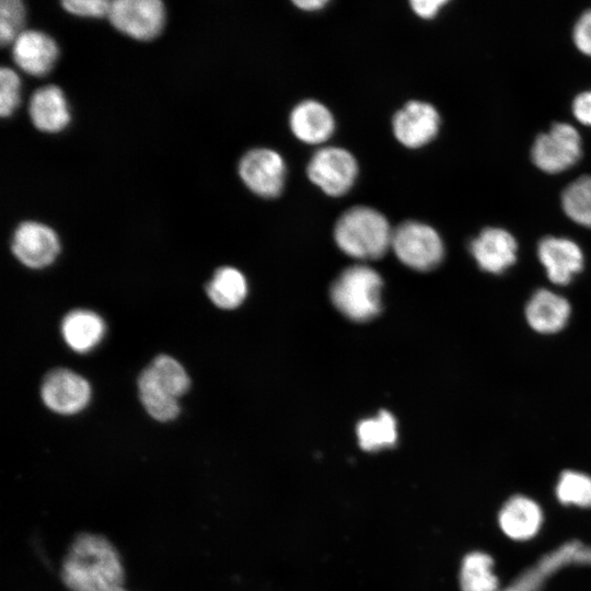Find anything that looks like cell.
<instances>
[{"mask_svg": "<svg viewBox=\"0 0 591 591\" xmlns=\"http://www.w3.org/2000/svg\"><path fill=\"white\" fill-rule=\"evenodd\" d=\"M157 383L170 395L177 398L184 395L190 380L184 367L167 355H160L148 366Z\"/></svg>", "mask_w": 591, "mask_h": 591, "instance_id": "484cf974", "label": "cell"}, {"mask_svg": "<svg viewBox=\"0 0 591 591\" xmlns=\"http://www.w3.org/2000/svg\"><path fill=\"white\" fill-rule=\"evenodd\" d=\"M391 247L408 267L428 271L436 268L444 256L443 242L438 232L421 222L405 221L392 233Z\"/></svg>", "mask_w": 591, "mask_h": 591, "instance_id": "277c9868", "label": "cell"}, {"mask_svg": "<svg viewBox=\"0 0 591 591\" xmlns=\"http://www.w3.org/2000/svg\"><path fill=\"white\" fill-rule=\"evenodd\" d=\"M62 9L76 16L103 18L107 16L111 1L106 0H65Z\"/></svg>", "mask_w": 591, "mask_h": 591, "instance_id": "f546056e", "label": "cell"}, {"mask_svg": "<svg viewBox=\"0 0 591 591\" xmlns=\"http://www.w3.org/2000/svg\"><path fill=\"white\" fill-rule=\"evenodd\" d=\"M290 128L299 140L309 144H317L332 136L335 121L325 105L308 100L299 103L292 109Z\"/></svg>", "mask_w": 591, "mask_h": 591, "instance_id": "d6986e66", "label": "cell"}, {"mask_svg": "<svg viewBox=\"0 0 591 591\" xmlns=\"http://www.w3.org/2000/svg\"><path fill=\"white\" fill-rule=\"evenodd\" d=\"M306 172L311 182L326 195L339 197L354 185L358 174V164L355 157L346 149L325 147L313 154Z\"/></svg>", "mask_w": 591, "mask_h": 591, "instance_id": "52a82bcc", "label": "cell"}, {"mask_svg": "<svg viewBox=\"0 0 591 591\" xmlns=\"http://www.w3.org/2000/svg\"><path fill=\"white\" fill-rule=\"evenodd\" d=\"M382 279L372 268L355 265L345 269L331 287V299L336 309L356 322L375 317L382 308Z\"/></svg>", "mask_w": 591, "mask_h": 591, "instance_id": "3957f363", "label": "cell"}, {"mask_svg": "<svg viewBox=\"0 0 591 591\" xmlns=\"http://www.w3.org/2000/svg\"><path fill=\"white\" fill-rule=\"evenodd\" d=\"M537 256L548 279L555 285H567L582 270L584 257L580 246L567 239L546 236L537 245Z\"/></svg>", "mask_w": 591, "mask_h": 591, "instance_id": "9a60e30c", "label": "cell"}, {"mask_svg": "<svg viewBox=\"0 0 591 591\" xmlns=\"http://www.w3.org/2000/svg\"><path fill=\"white\" fill-rule=\"evenodd\" d=\"M27 112L32 125L43 132H59L71 119L66 96L56 84L36 89L28 100Z\"/></svg>", "mask_w": 591, "mask_h": 591, "instance_id": "2e32d148", "label": "cell"}, {"mask_svg": "<svg viewBox=\"0 0 591 591\" xmlns=\"http://www.w3.org/2000/svg\"><path fill=\"white\" fill-rule=\"evenodd\" d=\"M40 395L50 410L72 415L89 404L91 387L83 376L69 369L59 368L44 378Z\"/></svg>", "mask_w": 591, "mask_h": 591, "instance_id": "30bf717a", "label": "cell"}, {"mask_svg": "<svg viewBox=\"0 0 591 591\" xmlns=\"http://www.w3.org/2000/svg\"><path fill=\"white\" fill-rule=\"evenodd\" d=\"M59 48L48 34L24 30L11 44V56L18 68L33 77L47 74L58 59Z\"/></svg>", "mask_w": 591, "mask_h": 591, "instance_id": "4fadbf2b", "label": "cell"}, {"mask_svg": "<svg viewBox=\"0 0 591 591\" xmlns=\"http://www.w3.org/2000/svg\"><path fill=\"white\" fill-rule=\"evenodd\" d=\"M11 250L24 266L39 269L56 259L60 252V241L47 224L28 220L15 228Z\"/></svg>", "mask_w": 591, "mask_h": 591, "instance_id": "9c48e42d", "label": "cell"}, {"mask_svg": "<svg viewBox=\"0 0 591 591\" xmlns=\"http://www.w3.org/2000/svg\"><path fill=\"white\" fill-rule=\"evenodd\" d=\"M561 207L570 220L591 229L590 175H582L567 185L561 193Z\"/></svg>", "mask_w": 591, "mask_h": 591, "instance_id": "d4e9b609", "label": "cell"}, {"mask_svg": "<svg viewBox=\"0 0 591 591\" xmlns=\"http://www.w3.org/2000/svg\"><path fill=\"white\" fill-rule=\"evenodd\" d=\"M460 587L462 591H499L493 558L483 552L467 554L461 565Z\"/></svg>", "mask_w": 591, "mask_h": 591, "instance_id": "603a6c76", "label": "cell"}, {"mask_svg": "<svg viewBox=\"0 0 591 591\" xmlns=\"http://www.w3.org/2000/svg\"><path fill=\"white\" fill-rule=\"evenodd\" d=\"M572 39L580 53L591 57V9L584 11L577 20L572 30Z\"/></svg>", "mask_w": 591, "mask_h": 591, "instance_id": "4dcf8cb0", "label": "cell"}, {"mask_svg": "<svg viewBox=\"0 0 591 591\" xmlns=\"http://www.w3.org/2000/svg\"><path fill=\"white\" fill-rule=\"evenodd\" d=\"M239 175L245 186L264 198L281 194L286 179V164L282 157L267 148L246 152L239 162Z\"/></svg>", "mask_w": 591, "mask_h": 591, "instance_id": "ba28073f", "label": "cell"}, {"mask_svg": "<svg viewBox=\"0 0 591 591\" xmlns=\"http://www.w3.org/2000/svg\"><path fill=\"white\" fill-rule=\"evenodd\" d=\"M440 116L429 103L410 101L393 117L396 139L407 148H420L429 143L438 134Z\"/></svg>", "mask_w": 591, "mask_h": 591, "instance_id": "8fae6325", "label": "cell"}, {"mask_svg": "<svg viewBox=\"0 0 591 591\" xmlns=\"http://www.w3.org/2000/svg\"><path fill=\"white\" fill-rule=\"evenodd\" d=\"M206 291L213 304L230 310L237 308L244 301L247 286L241 271L225 266L216 270Z\"/></svg>", "mask_w": 591, "mask_h": 591, "instance_id": "44dd1931", "label": "cell"}, {"mask_svg": "<svg viewBox=\"0 0 591 591\" xmlns=\"http://www.w3.org/2000/svg\"><path fill=\"white\" fill-rule=\"evenodd\" d=\"M470 250L482 270L499 275L514 264L518 243L509 231L488 227L473 239Z\"/></svg>", "mask_w": 591, "mask_h": 591, "instance_id": "5bb4252c", "label": "cell"}, {"mask_svg": "<svg viewBox=\"0 0 591 591\" xmlns=\"http://www.w3.org/2000/svg\"><path fill=\"white\" fill-rule=\"evenodd\" d=\"M293 3L301 10L314 11L323 8L327 1L326 0H300L293 1Z\"/></svg>", "mask_w": 591, "mask_h": 591, "instance_id": "836d02e7", "label": "cell"}, {"mask_svg": "<svg viewBox=\"0 0 591 591\" xmlns=\"http://www.w3.org/2000/svg\"><path fill=\"white\" fill-rule=\"evenodd\" d=\"M571 313L569 302L561 296L540 289L533 293L525 306L529 325L542 334H554L561 331Z\"/></svg>", "mask_w": 591, "mask_h": 591, "instance_id": "e0dca14e", "label": "cell"}, {"mask_svg": "<svg viewBox=\"0 0 591 591\" xmlns=\"http://www.w3.org/2000/svg\"><path fill=\"white\" fill-rule=\"evenodd\" d=\"M571 109L578 121L591 127V91L579 93L572 101Z\"/></svg>", "mask_w": 591, "mask_h": 591, "instance_id": "1f68e13d", "label": "cell"}, {"mask_svg": "<svg viewBox=\"0 0 591 591\" xmlns=\"http://www.w3.org/2000/svg\"><path fill=\"white\" fill-rule=\"evenodd\" d=\"M61 578L71 591H112L121 587L124 570L109 541L84 533L71 544L62 563Z\"/></svg>", "mask_w": 591, "mask_h": 591, "instance_id": "6da1fadb", "label": "cell"}, {"mask_svg": "<svg viewBox=\"0 0 591 591\" xmlns=\"http://www.w3.org/2000/svg\"><path fill=\"white\" fill-rule=\"evenodd\" d=\"M447 3L445 0H414L410 1V7L418 16L432 19Z\"/></svg>", "mask_w": 591, "mask_h": 591, "instance_id": "d6a6232c", "label": "cell"}, {"mask_svg": "<svg viewBox=\"0 0 591 591\" xmlns=\"http://www.w3.org/2000/svg\"><path fill=\"white\" fill-rule=\"evenodd\" d=\"M112 591H126V590L123 587H118V588H116V589H114Z\"/></svg>", "mask_w": 591, "mask_h": 591, "instance_id": "e575fe53", "label": "cell"}, {"mask_svg": "<svg viewBox=\"0 0 591 591\" xmlns=\"http://www.w3.org/2000/svg\"><path fill=\"white\" fill-rule=\"evenodd\" d=\"M21 81L9 67L0 68V116L10 117L20 105Z\"/></svg>", "mask_w": 591, "mask_h": 591, "instance_id": "f1b7e54d", "label": "cell"}, {"mask_svg": "<svg viewBox=\"0 0 591 591\" xmlns=\"http://www.w3.org/2000/svg\"><path fill=\"white\" fill-rule=\"evenodd\" d=\"M140 401L148 414L159 421H170L179 414L177 398L165 392L154 380L148 367L138 379Z\"/></svg>", "mask_w": 591, "mask_h": 591, "instance_id": "7402d4cb", "label": "cell"}, {"mask_svg": "<svg viewBox=\"0 0 591 591\" xmlns=\"http://www.w3.org/2000/svg\"><path fill=\"white\" fill-rule=\"evenodd\" d=\"M498 520L507 536L517 541H526L540 531L543 523V512L533 499L517 495L502 506Z\"/></svg>", "mask_w": 591, "mask_h": 591, "instance_id": "ac0fdd59", "label": "cell"}, {"mask_svg": "<svg viewBox=\"0 0 591 591\" xmlns=\"http://www.w3.org/2000/svg\"><path fill=\"white\" fill-rule=\"evenodd\" d=\"M26 19V9L20 0L0 1V44L11 45L22 33Z\"/></svg>", "mask_w": 591, "mask_h": 591, "instance_id": "83f0119b", "label": "cell"}, {"mask_svg": "<svg viewBox=\"0 0 591 591\" xmlns=\"http://www.w3.org/2000/svg\"><path fill=\"white\" fill-rule=\"evenodd\" d=\"M568 565H591V546L579 541L567 542L544 555L533 568L501 591H538L548 576Z\"/></svg>", "mask_w": 591, "mask_h": 591, "instance_id": "7c38bea8", "label": "cell"}, {"mask_svg": "<svg viewBox=\"0 0 591 591\" xmlns=\"http://www.w3.org/2000/svg\"><path fill=\"white\" fill-rule=\"evenodd\" d=\"M582 153V141L578 130L567 123H555L540 134L532 146L534 165L548 174L561 173L575 165Z\"/></svg>", "mask_w": 591, "mask_h": 591, "instance_id": "5b68a950", "label": "cell"}, {"mask_svg": "<svg viewBox=\"0 0 591 591\" xmlns=\"http://www.w3.org/2000/svg\"><path fill=\"white\" fill-rule=\"evenodd\" d=\"M556 497L563 505L591 507V477L576 471H565L556 485Z\"/></svg>", "mask_w": 591, "mask_h": 591, "instance_id": "4316f807", "label": "cell"}, {"mask_svg": "<svg viewBox=\"0 0 591 591\" xmlns=\"http://www.w3.org/2000/svg\"><path fill=\"white\" fill-rule=\"evenodd\" d=\"M107 19L120 33L137 40H150L164 26L165 8L160 0H114Z\"/></svg>", "mask_w": 591, "mask_h": 591, "instance_id": "8992f818", "label": "cell"}, {"mask_svg": "<svg viewBox=\"0 0 591 591\" xmlns=\"http://www.w3.org/2000/svg\"><path fill=\"white\" fill-rule=\"evenodd\" d=\"M389 221L378 210L356 206L345 211L334 230L338 247L347 255L360 259L382 257L392 243Z\"/></svg>", "mask_w": 591, "mask_h": 591, "instance_id": "7a4b0ae2", "label": "cell"}, {"mask_svg": "<svg viewBox=\"0 0 591 591\" xmlns=\"http://www.w3.org/2000/svg\"><path fill=\"white\" fill-rule=\"evenodd\" d=\"M357 436L364 451L392 447L397 439L395 418L387 410H381L378 416L358 424Z\"/></svg>", "mask_w": 591, "mask_h": 591, "instance_id": "cb8c5ba5", "label": "cell"}, {"mask_svg": "<svg viewBox=\"0 0 591 591\" xmlns=\"http://www.w3.org/2000/svg\"><path fill=\"white\" fill-rule=\"evenodd\" d=\"M61 333L67 345L77 352H88L104 337L105 323L89 310H74L62 320Z\"/></svg>", "mask_w": 591, "mask_h": 591, "instance_id": "ffe728a7", "label": "cell"}]
</instances>
